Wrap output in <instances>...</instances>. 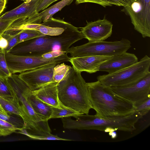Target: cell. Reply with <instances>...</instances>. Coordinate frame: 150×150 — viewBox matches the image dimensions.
I'll use <instances>...</instances> for the list:
<instances>
[{
    "mask_svg": "<svg viewBox=\"0 0 150 150\" xmlns=\"http://www.w3.org/2000/svg\"><path fill=\"white\" fill-rule=\"evenodd\" d=\"M87 84L92 108L97 116L103 118L124 116L135 111L133 103L117 94L110 87L98 80Z\"/></svg>",
    "mask_w": 150,
    "mask_h": 150,
    "instance_id": "1",
    "label": "cell"
},
{
    "mask_svg": "<svg viewBox=\"0 0 150 150\" xmlns=\"http://www.w3.org/2000/svg\"><path fill=\"white\" fill-rule=\"evenodd\" d=\"M84 38L81 31L74 26L66 29L59 35H45L20 43L9 52L17 55L36 56H41L54 50L62 51L67 53L71 46Z\"/></svg>",
    "mask_w": 150,
    "mask_h": 150,
    "instance_id": "2",
    "label": "cell"
},
{
    "mask_svg": "<svg viewBox=\"0 0 150 150\" xmlns=\"http://www.w3.org/2000/svg\"><path fill=\"white\" fill-rule=\"evenodd\" d=\"M143 116L135 111L126 115L103 118L96 115L82 114L73 120L70 117L62 118L63 127L66 129L94 130L105 132L119 130L132 132L135 124Z\"/></svg>",
    "mask_w": 150,
    "mask_h": 150,
    "instance_id": "3",
    "label": "cell"
},
{
    "mask_svg": "<svg viewBox=\"0 0 150 150\" xmlns=\"http://www.w3.org/2000/svg\"><path fill=\"white\" fill-rule=\"evenodd\" d=\"M57 86L60 104L82 114H88L92 108L87 83L81 72L71 67Z\"/></svg>",
    "mask_w": 150,
    "mask_h": 150,
    "instance_id": "4",
    "label": "cell"
},
{
    "mask_svg": "<svg viewBox=\"0 0 150 150\" xmlns=\"http://www.w3.org/2000/svg\"><path fill=\"white\" fill-rule=\"evenodd\" d=\"M6 79L11 95L21 114L24 123L23 129H28L30 132L51 133L48 121H42L31 106L29 96L32 91L18 74H12Z\"/></svg>",
    "mask_w": 150,
    "mask_h": 150,
    "instance_id": "5",
    "label": "cell"
},
{
    "mask_svg": "<svg viewBox=\"0 0 150 150\" xmlns=\"http://www.w3.org/2000/svg\"><path fill=\"white\" fill-rule=\"evenodd\" d=\"M131 47V42L127 39L120 41H100L88 42L69 48L67 52L71 57L95 55L112 57L127 52Z\"/></svg>",
    "mask_w": 150,
    "mask_h": 150,
    "instance_id": "6",
    "label": "cell"
},
{
    "mask_svg": "<svg viewBox=\"0 0 150 150\" xmlns=\"http://www.w3.org/2000/svg\"><path fill=\"white\" fill-rule=\"evenodd\" d=\"M150 58L145 55L136 63L120 71L99 75L98 81L110 87L127 85L139 79L150 72Z\"/></svg>",
    "mask_w": 150,
    "mask_h": 150,
    "instance_id": "7",
    "label": "cell"
},
{
    "mask_svg": "<svg viewBox=\"0 0 150 150\" xmlns=\"http://www.w3.org/2000/svg\"><path fill=\"white\" fill-rule=\"evenodd\" d=\"M67 53L54 58L46 59L41 56L17 55L9 52L5 53L8 69L12 74L21 73L46 65L59 64L69 62L70 58Z\"/></svg>",
    "mask_w": 150,
    "mask_h": 150,
    "instance_id": "8",
    "label": "cell"
},
{
    "mask_svg": "<svg viewBox=\"0 0 150 150\" xmlns=\"http://www.w3.org/2000/svg\"><path fill=\"white\" fill-rule=\"evenodd\" d=\"M123 11L130 17L134 29L143 38L150 37V0H133Z\"/></svg>",
    "mask_w": 150,
    "mask_h": 150,
    "instance_id": "9",
    "label": "cell"
},
{
    "mask_svg": "<svg viewBox=\"0 0 150 150\" xmlns=\"http://www.w3.org/2000/svg\"><path fill=\"white\" fill-rule=\"evenodd\" d=\"M110 87L117 94L136 106L150 98V72L129 84Z\"/></svg>",
    "mask_w": 150,
    "mask_h": 150,
    "instance_id": "10",
    "label": "cell"
},
{
    "mask_svg": "<svg viewBox=\"0 0 150 150\" xmlns=\"http://www.w3.org/2000/svg\"><path fill=\"white\" fill-rule=\"evenodd\" d=\"M57 64L46 65L20 73L18 75L32 91L35 90L54 81L53 69Z\"/></svg>",
    "mask_w": 150,
    "mask_h": 150,
    "instance_id": "11",
    "label": "cell"
},
{
    "mask_svg": "<svg viewBox=\"0 0 150 150\" xmlns=\"http://www.w3.org/2000/svg\"><path fill=\"white\" fill-rule=\"evenodd\" d=\"M112 23L104 18L87 22L81 28V32L89 42H95L104 41L110 37L112 33Z\"/></svg>",
    "mask_w": 150,
    "mask_h": 150,
    "instance_id": "12",
    "label": "cell"
},
{
    "mask_svg": "<svg viewBox=\"0 0 150 150\" xmlns=\"http://www.w3.org/2000/svg\"><path fill=\"white\" fill-rule=\"evenodd\" d=\"M137 57L132 53L124 52L113 56L102 64L99 71L112 74L129 67L138 62Z\"/></svg>",
    "mask_w": 150,
    "mask_h": 150,
    "instance_id": "13",
    "label": "cell"
},
{
    "mask_svg": "<svg viewBox=\"0 0 150 150\" xmlns=\"http://www.w3.org/2000/svg\"><path fill=\"white\" fill-rule=\"evenodd\" d=\"M112 57L91 55L71 57L69 62L77 71L91 74L99 71L100 65Z\"/></svg>",
    "mask_w": 150,
    "mask_h": 150,
    "instance_id": "14",
    "label": "cell"
},
{
    "mask_svg": "<svg viewBox=\"0 0 150 150\" xmlns=\"http://www.w3.org/2000/svg\"><path fill=\"white\" fill-rule=\"evenodd\" d=\"M42 0H27L15 8L0 16V20L13 18L25 19L33 17L39 12L37 8Z\"/></svg>",
    "mask_w": 150,
    "mask_h": 150,
    "instance_id": "15",
    "label": "cell"
},
{
    "mask_svg": "<svg viewBox=\"0 0 150 150\" xmlns=\"http://www.w3.org/2000/svg\"><path fill=\"white\" fill-rule=\"evenodd\" d=\"M58 83L53 81L40 88L32 91V93L38 98L54 107L60 108L58 96Z\"/></svg>",
    "mask_w": 150,
    "mask_h": 150,
    "instance_id": "16",
    "label": "cell"
},
{
    "mask_svg": "<svg viewBox=\"0 0 150 150\" xmlns=\"http://www.w3.org/2000/svg\"><path fill=\"white\" fill-rule=\"evenodd\" d=\"M29 101L34 112L42 121L50 119L53 107L38 98L32 92L29 96Z\"/></svg>",
    "mask_w": 150,
    "mask_h": 150,
    "instance_id": "17",
    "label": "cell"
},
{
    "mask_svg": "<svg viewBox=\"0 0 150 150\" xmlns=\"http://www.w3.org/2000/svg\"><path fill=\"white\" fill-rule=\"evenodd\" d=\"M74 0H61L50 7L46 9L42 12H39L37 15L38 21L41 23L49 21L53 16L57 12L60 11L66 6L69 5Z\"/></svg>",
    "mask_w": 150,
    "mask_h": 150,
    "instance_id": "18",
    "label": "cell"
},
{
    "mask_svg": "<svg viewBox=\"0 0 150 150\" xmlns=\"http://www.w3.org/2000/svg\"><path fill=\"white\" fill-rule=\"evenodd\" d=\"M73 26L70 24L65 27H60L40 23L35 30L39 31L45 35L56 36L61 35L64 31L65 29Z\"/></svg>",
    "mask_w": 150,
    "mask_h": 150,
    "instance_id": "19",
    "label": "cell"
},
{
    "mask_svg": "<svg viewBox=\"0 0 150 150\" xmlns=\"http://www.w3.org/2000/svg\"><path fill=\"white\" fill-rule=\"evenodd\" d=\"M0 104L8 114H14L20 116L21 115L11 95H0Z\"/></svg>",
    "mask_w": 150,
    "mask_h": 150,
    "instance_id": "20",
    "label": "cell"
},
{
    "mask_svg": "<svg viewBox=\"0 0 150 150\" xmlns=\"http://www.w3.org/2000/svg\"><path fill=\"white\" fill-rule=\"evenodd\" d=\"M18 132L26 135L31 139L39 140H58L71 141V139H65L59 137L57 136L47 132H28L26 129L22 128Z\"/></svg>",
    "mask_w": 150,
    "mask_h": 150,
    "instance_id": "21",
    "label": "cell"
},
{
    "mask_svg": "<svg viewBox=\"0 0 150 150\" xmlns=\"http://www.w3.org/2000/svg\"><path fill=\"white\" fill-rule=\"evenodd\" d=\"M60 108L53 107L50 119L63 118L71 117H75L82 114L65 107L60 104Z\"/></svg>",
    "mask_w": 150,
    "mask_h": 150,
    "instance_id": "22",
    "label": "cell"
},
{
    "mask_svg": "<svg viewBox=\"0 0 150 150\" xmlns=\"http://www.w3.org/2000/svg\"><path fill=\"white\" fill-rule=\"evenodd\" d=\"M71 67L64 63L57 64L54 67L53 74V81L58 83L59 82L68 72Z\"/></svg>",
    "mask_w": 150,
    "mask_h": 150,
    "instance_id": "23",
    "label": "cell"
},
{
    "mask_svg": "<svg viewBox=\"0 0 150 150\" xmlns=\"http://www.w3.org/2000/svg\"><path fill=\"white\" fill-rule=\"evenodd\" d=\"M44 35H45L35 30H22L19 32V41L17 44L34 38Z\"/></svg>",
    "mask_w": 150,
    "mask_h": 150,
    "instance_id": "24",
    "label": "cell"
},
{
    "mask_svg": "<svg viewBox=\"0 0 150 150\" xmlns=\"http://www.w3.org/2000/svg\"><path fill=\"white\" fill-rule=\"evenodd\" d=\"M22 128L17 127L7 120L0 119V136H7Z\"/></svg>",
    "mask_w": 150,
    "mask_h": 150,
    "instance_id": "25",
    "label": "cell"
},
{
    "mask_svg": "<svg viewBox=\"0 0 150 150\" xmlns=\"http://www.w3.org/2000/svg\"><path fill=\"white\" fill-rule=\"evenodd\" d=\"M5 52L0 50V78H6L12 74L8 67L5 58Z\"/></svg>",
    "mask_w": 150,
    "mask_h": 150,
    "instance_id": "26",
    "label": "cell"
},
{
    "mask_svg": "<svg viewBox=\"0 0 150 150\" xmlns=\"http://www.w3.org/2000/svg\"><path fill=\"white\" fill-rule=\"evenodd\" d=\"M19 32L14 34H10L5 32L2 35L7 40L8 43V47L6 50V53L9 52L18 43L19 41Z\"/></svg>",
    "mask_w": 150,
    "mask_h": 150,
    "instance_id": "27",
    "label": "cell"
},
{
    "mask_svg": "<svg viewBox=\"0 0 150 150\" xmlns=\"http://www.w3.org/2000/svg\"><path fill=\"white\" fill-rule=\"evenodd\" d=\"M135 111L139 112L142 116L147 114L150 109V98L135 106Z\"/></svg>",
    "mask_w": 150,
    "mask_h": 150,
    "instance_id": "28",
    "label": "cell"
},
{
    "mask_svg": "<svg viewBox=\"0 0 150 150\" xmlns=\"http://www.w3.org/2000/svg\"><path fill=\"white\" fill-rule=\"evenodd\" d=\"M76 4H78L84 3H91L99 4L104 7L113 5L110 0H76Z\"/></svg>",
    "mask_w": 150,
    "mask_h": 150,
    "instance_id": "29",
    "label": "cell"
},
{
    "mask_svg": "<svg viewBox=\"0 0 150 150\" xmlns=\"http://www.w3.org/2000/svg\"><path fill=\"white\" fill-rule=\"evenodd\" d=\"M0 95H11L10 89L6 78H0Z\"/></svg>",
    "mask_w": 150,
    "mask_h": 150,
    "instance_id": "30",
    "label": "cell"
},
{
    "mask_svg": "<svg viewBox=\"0 0 150 150\" xmlns=\"http://www.w3.org/2000/svg\"><path fill=\"white\" fill-rule=\"evenodd\" d=\"M16 18L6 20H0V37L8 29Z\"/></svg>",
    "mask_w": 150,
    "mask_h": 150,
    "instance_id": "31",
    "label": "cell"
},
{
    "mask_svg": "<svg viewBox=\"0 0 150 150\" xmlns=\"http://www.w3.org/2000/svg\"><path fill=\"white\" fill-rule=\"evenodd\" d=\"M66 53V52L61 50H54L43 54L41 56L46 59L54 58L61 56Z\"/></svg>",
    "mask_w": 150,
    "mask_h": 150,
    "instance_id": "32",
    "label": "cell"
},
{
    "mask_svg": "<svg viewBox=\"0 0 150 150\" xmlns=\"http://www.w3.org/2000/svg\"><path fill=\"white\" fill-rule=\"evenodd\" d=\"M58 0H42L40 2L37 8V12L43 11L48 7L50 4Z\"/></svg>",
    "mask_w": 150,
    "mask_h": 150,
    "instance_id": "33",
    "label": "cell"
},
{
    "mask_svg": "<svg viewBox=\"0 0 150 150\" xmlns=\"http://www.w3.org/2000/svg\"><path fill=\"white\" fill-rule=\"evenodd\" d=\"M8 45L7 40L2 35L0 37V50L5 52Z\"/></svg>",
    "mask_w": 150,
    "mask_h": 150,
    "instance_id": "34",
    "label": "cell"
},
{
    "mask_svg": "<svg viewBox=\"0 0 150 150\" xmlns=\"http://www.w3.org/2000/svg\"><path fill=\"white\" fill-rule=\"evenodd\" d=\"M113 5L123 7L128 6L130 4L129 0H110Z\"/></svg>",
    "mask_w": 150,
    "mask_h": 150,
    "instance_id": "35",
    "label": "cell"
},
{
    "mask_svg": "<svg viewBox=\"0 0 150 150\" xmlns=\"http://www.w3.org/2000/svg\"><path fill=\"white\" fill-rule=\"evenodd\" d=\"M10 118V116L3 109L0 104V119L7 120Z\"/></svg>",
    "mask_w": 150,
    "mask_h": 150,
    "instance_id": "36",
    "label": "cell"
},
{
    "mask_svg": "<svg viewBox=\"0 0 150 150\" xmlns=\"http://www.w3.org/2000/svg\"><path fill=\"white\" fill-rule=\"evenodd\" d=\"M7 0H0V14L5 9Z\"/></svg>",
    "mask_w": 150,
    "mask_h": 150,
    "instance_id": "37",
    "label": "cell"
},
{
    "mask_svg": "<svg viewBox=\"0 0 150 150\" xmlns=\"http://www.w3.org/2000/svg\"><path fill=\"white\" fill-rule=\"evenodd\" d=\"M129 0V1L130 4V3H131V2H132V1L133 0Z\"/></svg>",
    "mask_w": 150,
    "mask_h": 150,
    "instance_id": "38",
    "label": "cell"
},
{
    "mask_svg": "<svg viewBox=\"0 0 150 150\" xmlns=\"http://www.w3.org/2000/svg\"><path fill=\"white\" fill-rule=\"evenodd\" d=\"M22 0L23 1H25V0Z\"/></svg>",
    "mask_w": 150,
    "mask_h": 150,
    "instance_id": "39",
    "label": "cell"
},
{
    "mask_svg": "<svg viewBox=\"0 0 150 150\" xmlns=\"http://www.w3.org/2000/svg\"><path fill=\"white\" fill-rule=\"evenodd\" d=\"M26 0H25V1H26Z\"/></svg>",
    "mask_w": 150,
    "mask_h": 150,
    "instance_id": "40",
    "label": "cell"
},
{
    "mask_svg": "<svg viewBox=\"0 0 150 150\" xmlns=\"http://www.w3.org/2000/svg\"></svg>",
    "mask_w": 150,
    "mask_h": 150,
    "instance_id": "41",
    "label": "cell"
}]
</instances>
